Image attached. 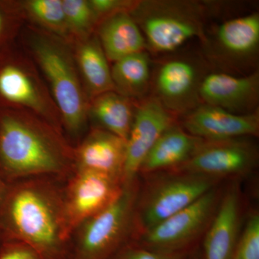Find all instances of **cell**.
Here are the masks:
<instances>
[{"instance_id": "6da1fadb", "label": "cell", "mask_w": 259, "mask_h": 259, "mask_svg": "<svg viewBox=\"0 0 259 259\" xmlns=\"http://www.w3.org/2000/svg\"><path fill=\"white\" fill-rule=\"evenodd\" d=\"M64 181L35 177L6 182L0 202L1 243H23L40 259H69L63 214Z\"/></svg>"}, {"instance_id": "7a4b0ae2", "label": "cell", "mask_w": 259, "mask_h": 259, "mask_svg": "<svg viewBox=\"0 0 259 259\" xmlns=\"http://www.w3.org/2000/svg\"><path fill=\"white\" fill-rule=\"evenodd\" d=\"M74 171V147L60 130L19 110L0 112V175L6 182Z\"/></svg>"}, {"instance_id": "3957f363", "label": "cell", "mask_w": 259, "mask_h": 259, "mask_svg": "<svg viewBox=\"0 0 259 259\" xmlns=\"http://www.w3.org/2000/svg\"><path fill=\"white\" fill-rule=\"evenodd\" d=\"M151 56L176 52L193 39H203L213 20L209 1L136 0L130 11Z\"/></svg>"}, {"instance_id": "277c9868", "label": "cell", "mask_w": 259, "mask_h": 259, "mask_svg": "<svg viewBox=\"0 0 259 259\" xmlns=\"http://www.w3.org/2000/svg\"><path fill=\"white\" fill-rule=\"evenodd\" d=\"M139 177L133 240L224 182L218 179L174 170Z\"/></svg>"}, {"instance_id": "5b68a950", "label": "cell", "mask_w": 259, "mask_h": 259, "mask_svg": "<svg viewBox=\"0 0 259 259\" xmlns=\"http://www.w3.org/2000/svg\"><path fill=\"white\" fill-rule=\"evenodd\" d=\"M139 187V177L125 184L113 203L74 230L70 239L69 259H109L132 241Z\"/></svg>"}, {"instance_id": "8992f818", "label": "cell", "mask_w": 259, "mask_h": 259, "mask_svg": "<svg viewBox=\"0 0 259 259\" xmlns=\"http://www.w3.org/2000/svg\"><path fill=\"white\" fill-rule=\"evenodd\" d=\"M32 51L52 90L61 125L74 139L81 140L88 125V97L69 51L57 40L34 37Z\"/></svg>"}, {"instance_id": "52a82bcc", "label": "cell", "mask_w": 259, "mask_h": 259, "mask_svg": "<svg viewBox=\"0 0 259 259\" xmlns=\"http://www.w3.org/2000/svg\"><path fill=\"white\" fill-rule=\"evenodd\" d=\"M199 50L211 71L247 76L258 71L259 13L211 23Z\"/></svg>"}, {"instance_id": "ba28073f", "label": "cell", "mask_w": 259, "mask_h": 259, "mask_svg": "<svg viewBox=\"0 0 259 259\" xmlns=\"http://www.w3.org/2000/svg\"><path fill=\"white\" fill-rule=\"evenodd\" d=\"M156 61L150 95L178 118L200 105L199 89L210 71L200 51L180 49Z\"/></svg>"}, {"instance_id": "9c48e42d", "label": "cell", "mask_w": 259, "mask_h": 259, "mask_svg": "<svg viewBox=\"0 0 259 259\" xmlns=\"http://www.w3.org/2000/svg\"><path fill=\"white\" fill-rule=\"evenodd\" d=\"M224 186V183L216 186L193 203L141 233L132 241L157 251H193L200 246L217 212Z\"/></svg>"}, {"instance_id": "30bf717a", "label": "cell", "mask_w": 259, "mask_h": 259, "mask_svg": "<svg viewBox=\"0 0 259 259\" xmlns=\"http://www.w3.org/2000/svg\"><path fill=\"white\" fill-rule=\"evenodd\" d=\"M258 146L254 138L202 140L188 161L174 171L218 179L223 182L241 181L256 170Z\"/></svg>"}, {"instance_id": "8fae6325", "label": "cell", "mask_w": 259, "mask_h": 259, "mask_svg": "<svg viewBox=\"0 0 259 259\" xmlns=\"http://www.w3.org/2000/svg\"><path fill=\"white\" fill-rule=\"evenodd\" d=\"M124 184L103 174L75 170L63 187V214L66 234L89 218L106 209L118 198Z\"/></svg>"}, {"instance_id": "7c38bea8", "label": "cell", "mask_w": 259, "mask_h": 259, "mask_svg": "<svg viewBox=\"0 0 259 259\" xmlns=\"http://www.w3.org/2000/svg\"><path fill=\"white\" fill-rule=\"evenodd\" d=\"M23 107L61 131L60 115L41 85L8 47L0 51V112Z\"/></svg>"}, {"instance_id": "4fadbf2b", "label": "cell", "mask_w": 259, "mask_h": 259, "mask_svg": "<svg viewBox=\"0 0 259 259\" xmlns=\"http://www.w3.org/2000/svg\"><path fill=\"white\" fill-rule=\"evenodd\" d=\"M178 122V117L151 95L138 102L127 141L123 184L139 177L140 167L162 134Z\"/></svg>"}, {"instance_id": "5bb4252c", "label": "cell", "mask_w": 259, "mask_h": 259, "mask_svg": "<svg viewBox=\"0 0 259 259\" xmlns=\"http://www.w3.org/2000/svg\"><path fill=\"white\" fill-rule=\"evenodd\" d=\"M227 182L217 212L201 242L202 259H231L241 235L248 211L241 181Z\"/></svg>"}, {"instance_id": "9a60e30c", "label": "cell", "mask_w": 259, "mask_h": 259, "mask_svg": "<svg viewBox=\"0 0 259 259\" xmlns=\"http://www.w3.org/2000/svg\"><path fill=\"white\" fill-rule=\"evenodd\" d=\"M201 103L236 115L259 111V71L247 76L209 71L199 89Z\"/></svg>"}, {"instance_id": "2e32d148", "label": "cell", "mask_w": 259, "mask_h": 259, "mask_svg": "<svg viewBox=\"0 0 259 259\" xmlns=\"http://www.w3.org/2000/svg\"><path fill=\"white\" fill-rule=\"evenodd\" d=\"M188 134L204 141H222L259 136V111L236 115L223 109L201 103L178 118Z\"/></svg>"}, {"instance_id": "e0dca14e", "label": "cell", "mask_w": 259, "mask_h": 259, "mask_svg": "<svg viewBox=\"0 0 259 259\" xmlns=\"http://www.w3.org/2000/svg\"><path fill=\"white\" fill-rule=\"evenodd\" d=\"M127 142L105 130L94 127L74 147V171L103 174L123 182Z\"/></svg>"}, {"instance_id": "ac0fdd59", "label": "cell", "mask_w": 259, "mask_h": 259, "mask_svg": "<svg viewBox=\"0 0 259 259\" xmlns=\"http://www.w3.org/2000/svg\"><path fill=\"white\" fill-rule=\"evenodd\" d=\"M202 141L177 122L161 135L150 150L140 167L139 176L178 168L190 159Z\"/></svg>"}, {"instance_id": "d6986e66", "label": "cell", "mask_w": 259, "mask_h": 259, "mask_svg": "<svg viewBox=\"0 0 259 259\" xmlns=\"http://www.w3.org/2000/svg\"><path fill=\"white\" fill-rule=\"evenodd\" d=\"M108 61L147 51V45L139 25L129 11H120L102 19L97 35Z\"/></svg>"}, {"instance_id": "ffe728a7", "label": "cell", "mask_w": 259, "mask_h": 259, "mask_svg": "<svg viewBox=\"0 0 259 259\" xmlns=\"http://www.w3.org/2000/svg\"><path fill=\"white\" fill-rule=\"evenodd\" d=\"M153 61L144 51L113 62L111 74L115 92L136 102L149 96Z\"/></svg>"}, {"instance_id": "44dd1931", "label": "cell", "mask_w": 259, "mask_h": 259, "mask_svg": "<svg viewBox=\"0 0 259 259\" xmlns=\"http://www.w3.org/2000/svg\"><path fill=\"white\" fill-rule=\"evenodd\" d=\"M137 104L117 92H107L92 100L88 114L96 122L97 127L127 141Z\"/></svg>"}, {"instance_id": "7402d4cb", "label": "cell", "mask_w": 259, "mask_h": 259, "mask_svg": "<svg viewBox=\"0 0 259 259\" xmlns=\"http://www.w3.org/2000/svg\"><path fill=\"white\" fill-rule=\"evenodd\" d=\"M76 61L87 97L93 100L102 94L115 91L111 68L97 36L88 38L80 45Z\"/></svg>"}, {"instance_id": "603a6c76", "label": "cell", "mask_w": 259, "mask_h": 259, "mask_svg": "<svg viewBox=\"0 0 259 259\" xmlns=\"http://www.w3.org/2000/svg\"><path fill=\"white\" fill-rule=\"evenodd\" d=\"M29 14L36 21L60 35L67 33L62 0H31L25 3Z\"/></svg>"}, {"instance_id": "cb8c5ba5", "label": "cell", "mask_w": 259, "mask_h": 259, "mask_svg": "<svg viewBox=\"0 0 259 259\" xmlns=\"http://www.w3.org/2000/svg\"><path fill=\"white\" fill-rule=\"evenodd\" d=\"M68 31L87 36L98 22L96 15L86 0H62Z\"/></svg>"}, {"instance_id": "d4e9b609", "label": "cell", "mask_w": 259, "mask_h": 259, "mask_svg": "<svg viewBox=\"0 0 259 259\" xmlns=\"http://www.w3.org/2000/svg\"><path fill=\"white\" fill-rule=\"evenodd\" d=\"M231 259H259V212L247 211L239 239Z\"/></svg>"}, {"instance_id": "484cf974", "label": "cell", "mask_w": 259, "mask_h": 259, "mask_svg": "<svg viewBox=\"0 0 259 259\" xmlns=\"http://www.w3.org/2000/svg\"><path fill=\"white\" fill-rule=\"evenodd\" d=\"M192 252L167 253L157 251L144 248L131 241L109 259H188Z\"/></svg>"}, {"instance_id": "4316f807", "label": "cell", "mask_w": 259, "mask_h": 259, "mask_svg": "<svg viewBox=\"0 0 259 259\" xmlns=\"http://www.w3.org/2000/svg\"><path fill=\"white\" fill-rule=\"evenodd\" d=\"M90 5L98 21L120 11H131L136 1L132 0H91Z\"/></svg>"}, {"instance_id": "83f0119b", "label": "cell", "mask_w": 259, "mask_h": 259, "mask_svg": "<svg viewBox=\"0 0 259 259\" xmlns=\"http://www.w3.org/2000/svg\"><path fill=\"white\" fill-rule=\"evenodd\" d=\"M0 259H40L28 246L18 242H3L0 245Z\"/></svg>"}, {"instance_id": "f1b7e54d", "label": "cell", "mask_w": 259, "mask_h": 259, "mask_svg": "<svg viewBox=\"0 0 259 259\" xmlns=\"http://www.w3.org/2000/svg\"><path fill=\"white\" fill-rule=\"evenodd\" d=\"M10 3L0 2V51L8 48V40L10 35V15L12 14Z\"/></svg>"}, {"instance_id": "f546056e", "label": "cell", "mask_w": 259, "mask_h": 259, "mask_svg": "<svg viewBox=\"0 0 259 259\" xmlns=\"http://www.w3.org/2000/svg\"><path fill=\"white\" fill-rule=\"evenodd\" d=\"M188 259H202V253H201L200 246L196 248L189 256Z\"/></svg>"}, {"instance_id": "4dcf8cb0", "label": "cell", "mask_w": 259, "mask_h": 259, "mask_svg": "<svg viewBox=\"0 0 259 259\" xmlns=\"http://www.w3.org/2000/svg\"><path fill=\"white\" fill-rule=\"evenodd\" d=\"M5 185H6V182L0 175V202H1L2 197H3V192H4ZM0 245H1V237H0Z\"/></svg>"}]
</instances>
